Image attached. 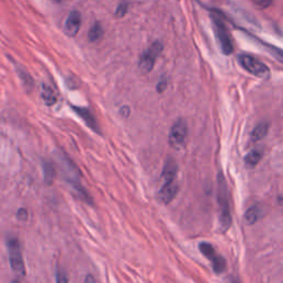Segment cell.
Instances as JSON below:
<instances>
[{"label": "cell", "mask_w": 283, "mask_h": 283, "mask_svg": "<svg viewBox=\"0 0 283 283\" xmlns=\"http://www.w3.org/2000/svg\"><path fill=\"white\" fill-rule=\"evenodd\" d=\"M218 204L220 209V225L224 231L228 230L231 226V213L229 206V195H228V187L225 179L224 174H218Z\"/></svg>", "instance_id": "1"}, {"label": "cell", "mask_w": 283, "mask_h": 283, "mask_svg": "<svg viewBox=\"0 0 283 283\" xmlns=\"http://www.w3.org/2000/svg\"><path fill=\"white\" fill-rule=\"evenodd\" d=\"M238 61L241 64V66L245 70H247L249 73L259 77V79L267 80L270 77V69L268 68L261 61H259L252 55L249 54H240L238 57Z\"/></svg>", "instance_id": "2"}, {"label": "cell", "mask_w": 283, "mask_h": 283, "mask_svg": "<svg viewBox=\"0 0 283 283\" xmlns=\"http://www.w3.org/2000/svg\"><path fill=\"white\" fill-rule=\"evenodd\" d=\"M7 247L9 252L10 265L16 273L24 276L26 274L24 259H22L20 243L16 238H9L7 240Z\"/></svg>", "instance_id": "3"}, {"label": "cell", "mask_w": 283, "mask_h": 283, "mask_svg": "<svg viewBox=\"0 0 283 283\" xmlns=\"http://www.w3.org/2000/svg\"><path fill=\"white\" fill-rule=\"evenodd\" d=\"M163 50L162 43L156 41L154 42L151 47L144 51L142 54L141 60H140V69L143 73H149L154 68L155 61H156L157 57L160 54Z\"/></svg>", "instance_id": "4"}, {"label": "cell", "mask_w": 283, "mask_h": 283, "mask_svg": "<svg viewBox=\"0 0 283 283\" xmlns=\"http://www.w3.org/2000/svg\"><path fill=\"white\" fill-rule=\"evenodd\" d=\"M213 21L215 26L216 36H217V39L220 43L221 50H223L225 54H231L232 51H234V46H232L231 37L228 29L226 28L224 22L219 18H217V17H214Z\"/></svg>", "instance_id": "5"}, {"label": "cell", "mask_w": 283, "mask_h": 283, "mask_svg": "<svg viewBox=\"0 0 283 283\" xmlns=\"http://www.w3.org/2000/svg\"><path fill=\"white\" fill-rule=\"evenodd\" d=\"M188 135V126L185 120L179 119L177 120L174 125L171 126L170 132H169V144L173 147H180L184 145Z\"/></svg>", "instance_id": "6"}, {"label": "cell", "mask_w": 283, "mask_h": 283, "mask_svg": "<svg viewBox=\"0 0 283 283\" xmlns=\"http://www.w3.org/2000/svg\"><path fill=\"white\" fill-rule=\"evenodd\" d=\"M177 193H178V185L176 184L175 180L170 182H164V185L160 187L158 192L159 202L165 205H168L169 203L173 202Z\"/></svg>", "instance_id": "7"}, {"label": "cell", "mask_w": 283, "mask_h": 283, "mask_svg": "<svg viewBox=\"0 0 283 283\" xmlns=\"http://www.w3.org/2000/svg\"><path fill=\"white\" fill-rule=\"evenodd\" d=\"M81 27V15L77 11H72L68 16V19L65 21L64 30L66 35L70 37H74L80 30Z\"/></svg>", "instance_id": "8"}, {"label": "cell", "mask_w": 283, "mask_h": 283, "mask_svg": "<svg viewBox=\"0 0 283 283\" xmlns=\"http://www.w3.org/2000/svg\"><path fill=\"white\" fill-rule=\"evenodd\" d=\"M177 171H178V165H177L176 160L174 158L168 157L166 159L162 174V179L164 180V182L174 181L177 176Z\"/></svg>", "instance_id": "9"}, {"label": "cell", "mask_w": 283, "mask_h": 283, "mask_svg": "<svg viewBox=\"0 0 283 283\" xmlns=\"http://www.w3.org/2000/svg\"><path fill=\"white\" fill-rule=\"evenodd\" d=\"M73 110H74V112L77 115H79L83 121L85 122V124L88 127H90L91 130H93L94 132H97V133H100L99 125H98L96 119H94V116L92 115L90 111L86 110V109H83V108H76V107H73Z\"/></svg>", "instance_id": "10"}, {"label": "cell", "mask_w": 283, "mask_h": 283, "mask_svg": "<svg viewBox=\"0 0 283 283\" xmlns=\"http://www.w3.org/2000/svg\"><path fill=\"white\" fill-rule=\"evenodd\" d=\"M262 216V209L259 205H253L249 208L245 214V220L248 225H254L257 221L261 218Z\"/></svg>", "instance_id": "11"}, {"label": "cell", "mask_w": 283, "mask_h": 283, "mask_svg": "<svg viewBox=\"0 0 283 283\" xmlns=\"http://www.w3.org/2000/svg\"><path fill=\"white\" fill-rule=\"evenodd\" d=\"M269 127H270V125L268 122H261V123H259L256 127H254L251 133L252 141L258 142V141L263 140V138L268 134Z\"/></svg>", "instance_id": "12"}, {"label": "cell", "mask_w": 283, "mask_h": 283, "mask_svg": "<svg viewBox=\"0 0 283 283\" xmlns=\"http://www.w3.org/2000/svg\"><path fill=\"white\" fill-rule=\"evenodd\" d=\"M262 151L261 149H252L251 152H249L245 157V163L248 167H254L259 164L260 160L262 158Z\"/></svg>", "instance_id": "13"}, {"label": "cell", "mask_w": 283, "mask_h": 283, "mask_svg": "<svg viewBox=\"0 0 283 283\" xmlns=\"http://www.w3.org/2000/svg\"><path fill=\"white\" fill-rule=\"evenodd\" d=\"M41 98L43 100V102L46 103L48 107H51V105L57 103V96H55L52 87H50L49 85H46V84L42 85Z\"/></svg>", "instance_id": "14"}, {"label": "cell", "mask_w": 283, "mask_h": 283, "mask_svg": "<svg viewBox=\"0 0 283 283\" xmlns=\"http://www.w3.org/2000/svg\"><path fill=\"white\" fill-rule=\"evenodd\" d=\"M55 168L51 163H43V179L47 185H52L55 179Z\"/></svg>", "instance_id": "15"}, {"label": "cell", "mask_w": 283, "mask_h": 283, "mask_svg": "<svg viewBox=\"0 0 283 283\" xmlns=\"http://www.w3.org/2000/svg\"><path fill=\"white\" fill-rule=\"evenodd\" d=\"M213 264V269L216 273H221L224 272L227 268V262H226V259L221 256H218V254H216V256L210 260Z\"/></svg>", "instance_id": "16"}, {"label": "cell", "mask_w": 283, "mask_h": 283, "mask_svg": "<svg viewBox=\"0 0 283 283\" xmlns=\"http://www.w3.org/2000/svg\"><path fill=\"white\" fill-rule=\"evenodd\" d=\"M102 35H103L102 27L100 26V24H94L91 27V29L88 30L87 38L91 42H96V41H98V40H100V39H101Z\"/></svg>", "instance_id": "17"}, {"label": "cell", "mask_w": 283, "mask_h": 283, "mask_svg": "<svg viewBox=\"0 0 283 283\" xmlns=\"http://www.w3.org/2000/svg\"><path fill=\"white\" fill-rule=\"evenodd\" d=\"M199 250H201V252L204 254V256L209 260H212L216 254H217L216 253L215 248L210 245L209 242H202L201 245H199Z\"/></svg>", "instance_id": "18"}, {"label": "cell", "mask_w": 283, "mask_h": 283, "mask_svg": "<svg viewBox=\"0 0 283 283\" xmlns=\"http://www.w3.org/2000/svg\"><path fill=\"white\" fill-rule=\"evenodd\" d=\"M264 47L268 49V51L270 52V54H272L274 59H276L279 61V62L283 63V50L278 48V47H274L272 44H269V43H264Z\"/></svg>", "instance_id": "19"}, {"label": "cell", "mask_w": 283, "mask_h": 283, "mask_svg": "<svg viewBox=\"0 0 283 283\" xmlns=\"http://www.w3.org/2000/svg\"><path fill=\"white\" fill-rule=\"evenodd\" d=\"M18 73H19L20 79L22 80V82H24V84H25L27 87H31V86H32V79H31V76H30L29 74H28L27 72L24 71V70H19Z\"/></svg>", "instance_id": "20"}, {"label": "cell", "mask_w": 283, "mask_h": 283, "mask_svg": "<svg viewBox=\"0 0 283 283\" xmlns=\"http://www.w3.org/2000/svg\"><path fill=\"white\" fill-rule=\"evenodd\" d=\"M55 283H69L68 281V276H66L65 272L63 270H61L59 269L57 271V274H55Z\"/></svg>", "instance_id": "21"}, {"label": "cell", "mask_w": 283, "mask_h": 283, "mask_svg": "<svg viewBox=\"0 0 283 283\" xmlns=\"http://www.w3.org/2000/svg\"><path fill=\"white\" fill-rule=\"evenodd\" d=\"M17 218L21 221H26L28 219V210L26 208H20L17 212Z\"/></svg>", "instance_id": "22"}, {"label": "cell", "mask_w": 283, "mask_h": 283, "mask_svg": "<svg viewBox=\"0 0 283 283\" xmlns=\"http://www.w3.org/2000/svg\"><path fill=\"white\" fill-rule=\"evenodd\" d=\"M126 10H127V5L123 3V4L119 6L118 10H116V16H118V17H123L126 14Z\"/></svg>", "instance_id": "23"}, {"label": "cell", "mask_w": 283, "mask_h": 283, "mask_svg": "<svg viewBox=\"0 0 283 283\" xmlns=\"http://www.w3.org/2000/svg\"><path fill=\"white\" fill-rule=\"evenodd\" d=\"M257 6H259L260 8H267L272 3V0H254Z\"/></svg>", "instance_id": "24"}, {"label": "cell", "mask_w": 283, "mask_h": 283, "mask_svg": "<svg viewBox=\"0 0 283 283\" xmlns=\"http://www.w3.org/2000/svg\"><path fill=\"white\" fill-rule=\"evenodd\" d=\"M166 84H167V82L166 81H160L157 85V91L158 92H163L166 87Z\"/></svg>", "instance_id": "25"}, {"label": "cell", "mask_w": 283, "mask_h": 283, "mask_svg": "<svg viewBox=\"0 0 283 283\" xmlns=\"http://www.w3.org/2000/svg\"><path fill=\"white\" fill-rule=\"evenodd\" d=\"M84 283H96V279H94V276L92 274H88L86 275Z\"/></svg>", "instance_id": "26"}, {"label": "cell", "mask_w": 283, "mask_h": 283, "mask_svg": "<svg viewBox=\"0 0 283 283\" xmlns=\"http://www.w3.org/2000/svg\"><path fill=\"white\" fill-rule=\"evenodd\" d=\"M11 283H21L19 280H14V281H11Z\"/></svg>", "instance_id": "27"}, {"label": "cell", "mask_w": 283, "mask_h": 283, "mask_svg": "<svg viewBox=\"0 0 283 283\" xmlns=\"http://www.w3.org/2000/svg\"><path fill=\"white\" fill-rule=\"evenodd\" d=\"M231 283H239V282H238V281L235 280V279H231Z\"/></svg>", "instance_id": "28"}]
</instances>
